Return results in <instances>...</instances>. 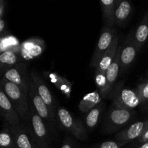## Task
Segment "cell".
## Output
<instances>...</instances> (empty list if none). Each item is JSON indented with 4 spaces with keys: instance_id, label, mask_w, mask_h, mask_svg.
Listing matches in <instances>:
<instances>
[{
    "instance_id": "1",
    "label": "cell",
    "mask_w": 148,
    "mask_h": 148,
    "mask_svg": "<svg viewBox=\"0 0 148 148\" xmlns=\"http://www.w3.org/2000/svg\"><path fill=\"white\" fill-rule=\"evenodd\" d=\"M0 88L10 99L22 123L30 121V108L28 94L4 78H0Z\"/></svg>"
},
{
    "instance_id": "2",
    "label": "cell",
    "mask_w": 148,
    "mask_h": 148,
    "mask_svg": "<svg viewBox=\"0 0 148 148\" xmlns=\"http://www.w3.org/2000/svg\"><path fill=\"white\" fill-rule=\"evenodd\" d=\"M112 100L113 106L119 108L132 110L141 105L137 89L124 88V82H119L114 85L108 95Z\"/></svg>"
},
{
    "instance_id": "3",
    "label": "cell",
    "mask_w": 148,
    "mask_h": 148,
    "mask_svg": "<svg viewBox=\"0 0 148 148\" xmlns=\"http://www.w3.org/2000/svg\"><path fill=\"white\" fill-rule=\"evenodd\" d=\"M56 120L63 130L72 134L77 140H85L88 139V132L82 121L75 118L66 108L63 107L56 108Z\"/></svg>"
},
{
    "instance_id": "4",
    "label": "cell",
    "mask_w": 148,
    "mask_h": 148,
    "mask_svg": "<svg viewBox=\"0 0 148 148\" xmlns=\"http://www.w3.org/2000/svg\"><path fill=\"white\" fill-rule=\"evenodd\" d=\"M30 119L29 124L34 134L38 148H53L52 141L49 132V127L45 121L36 112L30 103Z\"/></svg>"
},
{
    "instance_id": "5",
    "label": "cell",
    "mask_w": 148,
    "mask_h": 148,
    "mask_svg": "<svg viewBox=\"0 0 148 148\" xmlns=\"http://www.w3.org/2000/svg\"><path fill=\"white\" fill-rule=\"evenodd\" d=\"M134 116V112L132 110L119 108L113 106L106 117L103 132L106 134H111L119 131L127 125Z\"/></svg>"
},
{
    "instance_id": "6",
    "label": "cell",
    "mask_w": 148,
    "mask_h": 148,
    "mask_svg": "<svg viewBox=\"0 0 148 148\" xmlns=\"http://www.w3.org/2000/svg\"><path fill=\"white\" fill-rule=\"evenodd\" d=\"M1 78H4L6 80L14 84L26 93H28L31 77L25 62H20L7 69L3 73Z\"/></svg>"
},
{
    "instance_id": "7",
    "label": "cell",
    "mask_w": 148,
    "mask_h": 148,
    "mask_svg": "<svg viewBox=\"0 0 148 148\" xmlns=\"http://www.w3.org/2000/svg\"><path fill=\"white\" fill-rule=\"evenodd\" d=\"M28 97L36 112L45 121L46 125L53 128L56 124V115L51 112L38 93L33 80H30L28 89Z\"/></svg>"
},
{
    "instance_id": "8",
    "label": "cell",
    "mask_w": 148,
    "mask_h": 148,
    "mask_svg": "<svg viewBox=\"0 0 148 148\" xmlns=\"http://www.w3.org/2000/svg\"><path fill=\"white\" fill-rule=\"evenodd\" d=\"M116 35V29L114 27H108L103 26L98 41L97 43L94 53L90 61V66L96 68L101 57L103 56L109 46H111L114 37Z\"/></svg>"
},
{
    "instance_id": "9",
    "label": "cell",
    "mask_w": 148,
    "mask_h": 148,
    "mask_svg": "<svg viewBox=\"0 0 148 148\" xmlns=\"http://www.w3.org/2000/svg\"><path fill=\"white\" fill-rule=\"evenodd\" d=\"M46 50V43L40 38L33 37L20 44V53L23 62H29L39 57Z\"/></svg>"
},
{
    "instance_id": "10",
    "label": "cell",
    "mask_w": 148,
    "mask_h": 148,
    "mask_svg": "<svg viewBox=\"0 0 148 148\" xmlns=\"http://www.w3.org/2000/svg\"><path fill=\"white\" fill-rule=\"evenodd\" d=\"M10 128L14 137L17 148H38L30 124L21 123L18 126L10 124Z\"/></svg>"
},
{
    "instance_id": "11",
    "label": "cell",
    "mask_w": 148,
    "mask_h": 148,
    "mask_svg": "<svg viewBox=\"0 0 148 148\" xmlns=\"http://www.w3.org/2000/svg\"><path fill=\"white\" fill-rule=\"evenodd\" d=\"M121 46L120 72H124L132 64L140 51L133 41L132 33L127 36Z\"/></svg>"
},
{
    "instance_id": "12",
    "label": "cell",
    "mask_w": 148,
    "mask_h": 148,
    "mask_svg": "<svg viewBox=\"0 0 148 148\" xmlns=\"http://www.w3.org/2000/svg\"><path fill=\"white\" fill-rule=\"evenodd\" d=\"M30 77H31V79L34 83L38 95H40L43 102L49 107V109L51 111V112L56 115V110L57 108H56L54 98H53L49 88H48L41 77L34 69L30 72Z\"/></svg>"
},
{
    "instance_id": "13",
    "label": "cell",
    "mask_w": 148,
    "mask_h": 148,
    "mask_svg": "<svg viewBox=\"0 0 148 148\" xmlns=\"http://www.w3.org/2000/svg\"><path fill=\"white\" fill-rule=\"evenodd\" d=\"M0 117L12 126H18L22 121L5 92L0 88Z\"/></svg>"
},
{
    "instance_id": "14",
    "label": "cell",
    "mask_w": 148,
    "mask_h": 148,
    "mask_svg": "<svg viewBox=\"0 0 148 148\" xmlns=\"http://www.w3.org/2000/svg\"><path fill=\"white\" fill-rule=\"evenodd\" d=\"M121 45H119L116 53L113 60L112 63L110 65L108 69L106 72V85L104 89L103 92L101 97L103 98H107L109 95L110 92L112 90L113 88L116 85V79L120 72V53H121Z\"/></svg>"
},
{
    "instance_id": "15",
    "label": "cell",
    "mask_w": 148,
    "mask_h": 148,
    "mask_svg": "<svg viewBox=\"0 0 148 148\" xmlns=\"http://www.w3.org/2000/svg\"><path fill=\"white\" fill-rule=\"evenodd\" d=\"M148 127V119L140 121L130 125L115 135V140L131 143L134 140H138Z\"/></svg>"
},
{
    "instance_id": "16",
    "label": "cell",
    "mask_w": 148,
    "mask_h": 148,
    "mask_svg": "<svg viewBox=\"0 0 148 148\" xmlns=\"http://www.w3.org/2000/svg\"><path fill=\"white\" fill-rule=\"evenodd\" d=\"M119 39L118 35L116 34L114 37L111 46H109L108 50L106 51V53H104L103 56L101 57V60L98 62V66L95 69V72L106 74L107 69H108L110 65L112 63L114 57H115L117 49H118V46L119 45Z\"/></svg>"
},
{
    "instance_id": "17",
    "label": "cell",
    "mask_w": 148,
    "mask_h": 148,
    "mask_svg": "<svg viewBox=\"0 0 148 148\" xmlns=\"http://www.w3.org/2000/svg\"><path fill=\"white\" fill-rule=\"evenodd\" d=\"M23 62L20 53V49L7 51L0 55V78L4 72L14 65Z\"/></svg>"
},
{
    "instance_id": "18",
    "label": "cell",
    "mask_w": 148,
    "mask_h": 148,
    "mask_svg": "<svg viewBox=\"0 0 148 148\" xmlns=\"http://www.w3.org/2000/svg\"><path fill=\"white\" fill-rule=\"evenodd\" d=\"M119 0H101L100 1L102 11L103 26L113 27L115 25V11Z\"/></svg>"
},
{
    "instance_id": "19",
    "label": "cell",
    "mask_w": 148,
    "mask_h": 148,
    "mask_svg": "<svg viewBox=\"0 0 148 148\" xmlns=\"http://www.w3.org/2000/svg\"><path fill=\"white\" fill-rule=\"evenodd\" d=\"M133 6L129 1H119L115 11V25L122 27L127 25L132 13Z\"/></svg>"
},
{
    "instance_id": "20",
    "label": "cell",
    "mask_w": 148,
    "mask_h": 148,
    "mask_svg": "<svg viewBox=\"0 0 148 148\" xmlns=\"http://www.w3.org/2000/svg\"><path fill=\"white\" fill-rule=\"evenodd\" d=\"M132 36L133 41L140 51L148 38V12L145 13L135 30L132 32Z\"/></svg>"
},
{
    "instance_id": "21",
    "label": "cell",
    "mask_w": 148,
    "mask_h": 148,
    "mask_svg": "<svg viewBox=\"0 0 148 148\" xmlns=\"http://www.w3.org/2000/svg\"><path fill=\"white\" fill-rule=\"evenodd\" d=\"M102 97L98 90L86 94L79 102L78 108L83 113L89 112L94 107L101 103Z\"/></svg>"
},
{
    "instance_id": "22",
    "label": "cell",
    "mask_w": 148,
    "mask_h": 148,
    "mask_svg": "<svg viewBox=\"0 0 148 148\" xmlns=\"http://www.w3.org/2000/svg\"><path fill=\"white\" fill-rule=\"evenodd\" d=\"M20 44L18 39L8 30L0 33V55L7 51L19 49Z\"/></svg>"
},
{
    "instance_id": "23",
    "label": "cell",
    "mask_w": 148,
    "mask_h": 148,
    "mask_svg": "<svg viewBox=\"0 0 148 148\" xmlns=\"http://www.w3.org/2000/svg\"><path fill=\"white\" fill-rule=\"evenodd\" d=\"M0 148H17L14 137L10 128V124L4 123L0 131Z\"/></svg>"
},
{
    "instance_id": "24",
    "label": "cell",
    "mask_w": 148,
    "mask_h": 148,
    "mask_svg": "<svg viewBox=\"0 0 148 148\" xmlns=\"http://www.w3.org/2000/svg\"><path fill=\"white\" fill-rule=\"evenodd\" d=\"M103 106H104L103 105V103H100L94 107L89 112H88V114L85 117V123L88 128L92 130L95 128V126L98 124L99 119L103 110Z\"/></svg>"
},
{
    "instance_id": "25",
    "label": "cell",
    "mask_w": 148,
    "mask_h": 148,
    "mask_svg": "<svg viewBox=\"0 0 148 148\" xmlns=\"http://www.w3.org/2000/svg\"><path fill=\"white\" fill-rule=\"evenodd\" d=\"M136 89L141 101V104L148 105V80L140 84Z\"/></svg>"
},
{
    "instance_id": "26",
    "label": "cell",
    "mask_w": 148,
    "mask_h": 148,
    "mask_svg": "<svg viewBox=\"0 0 148 148\" xmlns=\"http://www.w3.org/2000/svg\"><path fill=\"white\" fill-rule=\"evenodd\" d=\"M129 144L127 142L118 141V140H110L103 142L98 145H95L92 148H121Z\"/></svg>"
},
{
    "instance_id": "27",
    "label": "cell",
    "mask_w": 148,
    "mask_h": 148,
    "mask_svg": "<svg viewBox=\"0 0 148 148\" xmlns=\"http://www.w3.org/2000/svg\"><path fill=\"white\" fill-rule=\"evenodd\" d=\"M95 83L97 86V90L100 95H102L106 85V74L95 72Z\"/></svg>"
},
{
    "instance_id": "28",
    "label": "cell",
    "mask_w": 148,
    "mask_h": 148,
    "mask_svg": "<svg viewBox=\"0 0 148 148\" xmlns=\"http://www.w3.org/2000/svg\"><path fill=\"white\" fill-rule=\"evenodd\" d=\"M61 148H76V146L73 140L69 136H66L62 143Z\"/></svg>"
},
{
    "instance_id": "29",
    "label": "cell",
    "mask_w": 148,
    "mask_h": 148,
    "mask_svg": "<svg viewBox=\"0 0 148 148\" xmlns=\"http://www.w3.org/2000/svg\"><path fill=\"white\" fill-rule=\"evenodd\" d=\"M137 140L139 143H148V127H147V129L145 130V132L143 133V134L140 136V138Z\"/></svg>"
},
{
    "instance_id": "30",
    "label": "cell",
    "mask_w": 148,
    "mask_h": 148,
    "mask_svg": "<svg viewBox=\"0 0 148 148\" xmlns=\"http://www.w3.org/2000/svg\"><path fill=\"white\" fill-rule=\"evenodd\" d=\"M7 30V23L2 18L0 19V33Z\"/></svg>"
},
{
    "instance_id": "31",
    "label": "cell",
    "mask_w": 148,
    "mask_h": 148,
    "mask_svg": "<svg viewBox=\"0 0 148 148\" xmlns=\"http://www.w3.org/2000/svg\"><path fill=\"white\" fill-rule=\"evenodd\" d=\"M4 7H5L4 1L3 0H0V19H1V17L4 12Z\"/></svg>"
},
{
    "instance_id": "32",
    "label": "cell",
    "mask_w": 148,
    "mask_h": 148,
    "mask_svg": "<svg viewBox=\"0 0 148 148\" xmlns=\"http://www.w3.org/2000/svg\"><path fill=\"white\" fill-rule=\"evenodd\" d=\"M129 148H148V143H140V145H136L132 147H129Z\"/></svg>"
}]
</instances>
